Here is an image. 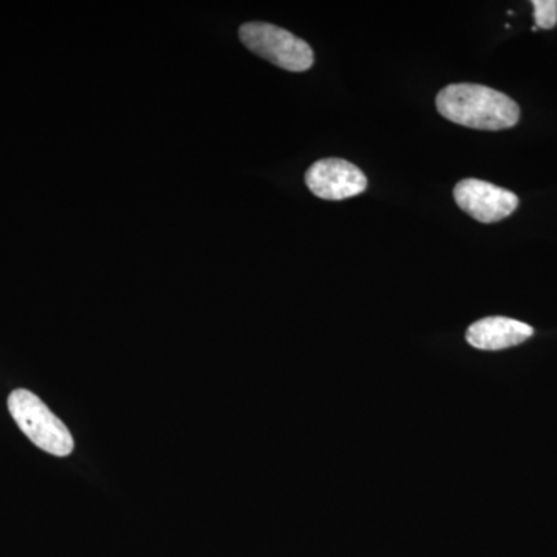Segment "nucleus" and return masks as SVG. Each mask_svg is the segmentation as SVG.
<instances>
[{
    "mask_svg": "<svg viewBox=\"0 0 557 557\" xmlns=\"http://www.w3.org/2000/svg\"><path fill=\"white\" fill-rule=\"evenodd\" d=\"M443 119L478 131H504L519 123L520 108L508 95L480 84H450L437 95Z\"/></svg>",
    "mask_w": 557,
    "mask_h": 557,
    "instance_id": "obj_1",
    "label": "nucleus"
},
{
    "mask_svg": "<svg viewBox=\"0 0 557 557\" xmlns=\"http://www.w3.org/2000/svg\"><path fill=\"white\" fill-rule=\"evenodd\" d=\"M9 410L21 431L39 449L57 457H67L75 449L67 426L33 392L25 388L11 392Z\"/></svg>",
    "mask_w": 557,
    "mask_h": 557,
    "instance_id": "obj_2",
    "label": "nucleus"
},
{
    "mask_svg": "<svg viewBox=\"0 0 557 557\" xmlns=\"http://www.w3.org/2000/svg\"><path fill=\"white\" fill-rule=\"evenodd\" d=\"M239 38L248 50L278 69L306 72L313 65L314 54L309 44L276 25L247 22L240 27Z\"/></svg>",
    "mask_w": 557,
    "mask_h": 557,
    "instance_id": "obj_3",
    "label": "nucleus"
},
{
    "mask_svg": "<svg viewBox=\"0 0 557 557\" xmlns=\"http://www.w3.org/2000/svg\"><path fill=\"white\" fill-rule=\"evenodd\" d=\"M454 199L461 211L482 223L500 222L519 207V197L515 193L478 178L458 182Z\"/></svg>",
    "mask_w": 557,
    "mask_h": 557,
    "instance_id": "obj_4",
    "label": "nucleus"
},
{
    "mask_svg": "<svg viewBox=\"0 0 557 557\" xmlns=\"http://www.w3.org/2000/svg\"><path fill=\"white\" fill-rule=\"evenodd\" d=\"M311 193L322 200H346L368 189V177L354 163L341 159H324L311 164L306 172Z\"/></svg>",
    "mask_w": 557,
    "mask_h": 557,
    "instance_id": "obj_5",
    "label": "nucleus"
},
{
    "mask_svg": "<svg viewBox=\"0 0 557 557\" xmlns=\"http://www.w3.org/2000/svg\"><path fill=\"white\" fill-rule=\"evenodd\" d=\"M534 335L525 322L504 317H491L474 322L467 332V341L480 350H504L519 346Z\"/></svg>",
    "mask_w": 557,
    "mask_h": 557,
    "instance_id": "obj_6",
    "label": "nucleus"
},
{
    "mask_svg": "<svg viewBox=\"0 0 557 557\" xmlns=\"http://www.w3.org/2000/svg\"><path fill=\"white\" fill-rule=\"evenodd\" d=\"M534 22L537 28L552 30L557 25V0H534Z\"/></svg>",
    "mask_w": 557,
    "mask_h": 557,
    "instance_id": "obj_7",
    "label": "nucleus"
}]
</instances>
